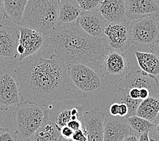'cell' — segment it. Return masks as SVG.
Instances as JSON below:
<instances>
[{
  "label": "cell",
  "mask_w": 159,
  "mask_h": 141,
  "mask_svg": "<svg viewBox=\"0 0 159 141\" xmlns=\"http://www.w3.org/2000/svg\"><path fill=\"white\" fill-rule=\"evenodd\" d=\"M135 115L154 124L159 116V97L150 96L142 101Z\"/></svg>",
  "instance_id": "obj_21"
},
{
  "label": "cell",
  "mask_w": 159,
  "mask_h": 141,
  "mask_svg": "<svg viewBox=\"0 0 159 141\" xmlns=\"http://www.w3.org/2000/svg\"><path fill=\"white\" fill-rule=\"evenodd\" d=\"M50 120L61 128L73 120H83L84 108L72 99L54 101L48 109Z\"/></svg>",
  "instance_id": "obj_8"
},
{
  "label": "cell",
  "mask_w": 159,
  "mask_h": 141,
  "mask_svg": "<svg viewBox=\"0 0 159 141\" xmlns=\"http://www.w3.org/2000/svg\"><path fill=\"white\" fill-rule=\"evenodd\" d=\"M58 0H28L20 26L48 36L58 26Z\"/></svg>",
  "instance_id": "obj_3"
},
{
  "label": "cell",
  "mask_w": 159,
  "mask_h": 141,
  "mask_svg": "<svg viewBox=\"0 0 159 141\" xmlns=\"http://www.w3.org/2000/svg\"><path fill=\"white\" fill-rule=\"evenodd\" d=\"M6 18L4 5H3V0H0V21Z\"/></svg>",
  "instance_id": "obj_37"
},
{
  "label": "cell",
  "mask_w": 159,
  "mask_h": 141,
  "mask_svg": "<svg viewBox=\"0 0 159 141\" xmlns=\"http://www.w3.org/2000/svg\"><path fill=\"white\" fill-rule=\"evenodd\" d=\"M20 35L17 29L0 25V57L6 60H13L18 57L17 48Z\"/></svg>",
  "instance_id": "obj_16"
},
{
  "label": "cell",
  "mask_w": 159,
  "mask_h": 141,
  "mask_svg": "<svg viewBox=\"0 0 159 141\" xmlns=\"http://www.w3.org/2000/svg\"><path fill=\"white\" fill-rule=\"evenodd\" d=\"M134 55L141 71L157 77L159 75V59L152 52L135 51Z\"/></svg>",
  "instance_id": "obj_22"
},
{
  "label": "cell",
  "mask_w": 159,
  "mask_h": 141,
  "mask_svg": "<svg viewBox=\"0 0 159 141\" xmlns=\"http://www.w3.org/2000/svg\"><path fill=\"white\" fill-rule=\"evenodd\" d=\"M77 22L88 35L100 39L103 36L106 27L109 24L102 17L98 10L82 12Z\"/></svg>",
  "instance_id": "obj_13"
},
{
  "label": "cell",
  "mask_w": 159,
  "mask_h": 141,
  "mask_svg": "<svg viewBox=\"0 0 159 141\" xmlns=\"http://www.w3.org/2000/svg\"><path fill=\"white\" fill-rule=\"evenodd\" d=\"M13 75L19 90L21 102L49 107L72 88L67 64L57 55L49 59L41 52L28 57L14 68Z\"/></svg>",
  "instance_id": "obj_1"
},
{
  "label": "cell",
  "mask_w": 159,
  "mask_h": 141,
  "mask_svg": "<svg viewBox=\"0 0 159 141\" xmlns=\"http://www.w3.org/2000/svg\"><path fill=\"white\" fill-rule=\"evenodd\" d=\"M151 141H154V140H151Z\"/></svg>",
  "instance_id": "obj_42"
},
{
  "label": "cell",
  "mask_w": 159,
  "mask_h": 141,
  "mask_svg": "<svg viewBox=\"0 0 159 141\" xmlns=\"http://www.w3.org/2000/svg\"><path fill=\"white\" fill-rule=\"evenodd\" d=\"M154 2H156L157 4H158V6H159V0H154Z\"/></svg>",
  "instance_id": "obj_40"
},
{
  "label": "cell",
  "mask_w": 159,
  "mask_h": 141,
  "mask_svg": "<svg viewBox=\"0 0 159 141\" xmlns=\"http://www.w3.org/2000/svg\"><path fill=\"white\" fill-rule=\"evenodd\" d=\"M158 97H159V95H158Z\"/></svg>",
  "instance_id": "obj_43"
},
{
  "label": "cell",
  "mask_w": 159,
  "mask_h": 141,
  "mask_svg": "<svg viewBox=\"0 0 159 141\" xmlns=\"http://www.w3.org/2000/svg\"><path fill=\"white\" fill-rule=\"evenodd\" d=\"M21 102V96L12 73L7 70L0 72V110L5 111L10 106Z\"/></svg>",
  "instance_id": "obj_11"
},
{
  "label": "cell",
  "mask_w": 159,
  "mask_h": 141,
  "mask_svg": "<svg viewBox=\"0 0 159 141\" xmlns=\"http://www.w3.org/2000/svg\"><path fill=\"white\" fill-rule=\"evenodd\" d=\"M60 133H61V136L63 139L70 140L71 139L72 136H73L74 131L66 125V126L60 128Z\"/></svg>",
  "instance_id": "obj_30"
},
{
  "label": "cell",
  "mask_w": 159,
  "mask_h": 141,
  "mask_svg": "<svg viewBox=\"0 0 159 141\" xmlns=\"http://www.w3.org/2000/svg\"><path fill=\"white\" fill-rule=\"evenodd\" d=\"M142 100L132 99L129 94V89L119 87L115 95V102L125 104L128 107V114L125 117H129L136 115V111Z\"/></svg>",
  "instance_id": "obj_24"
},
{
  "label": "cell",
  "mask_w": 159,
  "mask_h": 141,
  "mask_svg": "<svg viewBox=\"0 0 159 141\" xmlns=\"http://www.w3.org/2000/svg\"><path fill=\"white\" fill-rule=\"evenodd\" d=\"M109 113L112 117H119V103L114 102L109 107Z\"/></svg>",
  "instance_id": "obj_32"
},
{
  "label": "cell",
  "mask_w": 159,
  "mask_h": 141,
  "mask_svg": "<svg viewBox=\"0 0 159 141\" xmlns=\"http://www.w3.org/2000/svg\"><path fill=\"white\" fill-rule=\"evenodd\" d=\"M46 109L35 104L20 102L12 113L18 136L28 141L42 124Z\"/></svg>",
  "instance_id": "obj_4"
},
{
  "label": "cell",
  "mask_w": 159,
  "mask_h": 141,
  "mask_svg": "<svg viewBox=\"0 0 159 141\" xmlns=\"http://www.w3.org/2000/svg\"><path fill=\"white\" fill-rule=\"evenodd\" d=\"M125 88H144L150 92V96L158 97L159 82L157 77L142 71L129 72L124 79Z\"/></svg>",
  "instance_id": "obj_14"
},
{
  "label": "cell",
  "mask_w": 159,
  "mask_h": 141,
  "mask_svg": "<svg viewBox=\"0 0 159 141\" xmlns=\"http://www.w3.org/2000/svg\"><path fill=\"white\" fill-rule=\"evenodd\" d=\"M123 141H138V138L134 133H133V134L125 139Z\"/></svg>",
  "instance_id": "obj_39"
},
{
  "label": "cell",
  "mask_w": 159,
  "mask_h": 141,
  "mask_svg": "<svg viewBox=\"0 0 159 141\" xmlns=\"http://www.w3.org/2000/svg\"><path fill=\"white\" fill-rule=\"evenodd\" d=\"M150 140L154 141H159V116L157 121L153 124V127L149 132Z\"/></svg>",
  "instance_id": "obj_29"
},
{
  "label": "cell",
  "mask_w": 159,
  "mask_h": 141,
  "mask_svg": "<svg viewBox=\"0 0 159 141\" xmlns=\"http://www.w3.org/2000/svg\"><path fill=\"white\" fill-rule=\"evenodd\" d=\"M48 38L55 54L66 64L96 62L107 54L100 38L88 35L77 22L57 26Z\"/></svg>",
  "instance_id": "obj_2"
},
{
  "label": "cell",
  "mask_w": 159,
  "mask_h": 141,
  "mask_svg": "<svg viewBox=\"0 0 159 141\" xmlns=\"http://www.w3.org/2000/svg\"><path fill=\"white\" fill-rule=\"evenodd\" d=\"M106 118V114L97 107L84 113L82 123L88 135V141H104Z\"/></svg>",
  "instance_id": "obj_12"
},
{
  "label": "cell",
  "mask_w": 159,
  "mask_h": 141,
  "mask_svg": "<svg viewBox=\"0 0 159 141\" xmlns=\"http://www.w3.org/2000/svg\"><path fill=\"white\" fill-rule=\"evenodd\" d=\"M150 52L154 54L159 59V41L156 44H154L152 47L150 48Z\"/></svg>",
  "instance_id": "obj_36"
},
{
  "label": "cell",
  "mask_w": 159,
  "mask_h": 141,
  "mask_svg": "<svg viewBox=\"0 0 159 141\" xmlns=\"http://www.w3.org/2000/svg\"><path fill=\"white\" fill-rule=\"evenodd\" d=\"M138 141H151L149 136V132H144L140 135L138 138Z\"/></svg>",
  "instance_id": "obj_38"
},
{
  "label": "cell",
  "mask_w": 159,
  "mask_h": 141,
  "mask_svg": "<svg viewBox=\"0 0 159 141\" xmlns=\"http://www.w3.org/2000/svg\"><path fill=\"white\" fill-rule=\"evenodd\" d=\"M98 10L108 23H122L128 21L125 0H103Z\"/></svg>",
  "instance_id": "obj_18"
},
{
  "label": "cell",
  "mask_w": 159,
  "mask_h": 141,
  "mask_svg": "<svg viewBox=\"0 0 159 141\" xmlns=\"http://www.w3.org/2000/svg\"><path fill=\"white\" fill-rule=\"evenodd\" d=\"M128 21L154 16L159 14V6L154 0H125Z\"/></svg>",
  "instance_id": "obj_15"
},
{
  "label": "cell",
  "mask_w": 159,
  "mask_h": 141,
  "mask_svg": "<svg viewBox=\"0 0 159 141\" xmlns=\"http://www.w3.org/2000/svg\"><path fill=\"white\" fill-rule=\"evenodd\" d=\"M82 12L98 10L103 0H75Z\"/></svg>",
  "instance_id": "obj_26"
},
{
  "label": "cell",
  "mask_w": 159,
  "mask_h": 141,
  "mask_svg": "<svg viewBox=\"0 0 159 141\" xmlns=\"http://www.w3.org/2000/svg\"><path fill=\"white\" fill-rule=\"evenodd\" d=\"M66 126L69 127L75 132L76 130H78L79 129L82 128L83 127V125L81 120H73L68 123Z\"/></svg>",
  "instance_id": "obj_31"
},
{
  "label": "cell",
  "mask_w": 159,
  "mask_h": 141,
  "mask_svg": "<svg viewBox=\"0 0 159 141\" xmlns=\"http://www.w3.org/2000/svg\"><path fill=\"white\" fill-rule=\"evenodd\" d=\"M67 73L72 87L87 94L104 88L105 83L99 71L85 65V64H67Z\"/></svg>",
  "instance_id": "obj_5"
},
{
  "label": "cell",
  "mask_w": 159,
  "mask_h": 141,
  "mask_svg": "<svg viewBox=\"0 0 159 141\" xmlns=\"http://www.w3.org/2000/svg\"><path fill=\"white\" fill-rule=\"evenodd\" d=\"M100 64V71L105 86L114 85L129 73L130 65L126 54L110 51Z\"/></svg>",
  "instance_id": "obj_7"
},
{
  "label": "cell",
  "mask_w": 159,
  "mask_h": 141,
  "mask_svg": "<svg viewBox=\"0 0 159 141\" xmlns=\"http://www.w3.org/2000/svg\"><path fill=\"white\" fill-rule=\"evenodd\" d=\"M125 117H107L104 122V141H123L133 134Z\"/></svg>",
  "instance_id": "obj_17"
},
{
  "label": "cell",
  "mask_w": 159,
  "mask_h": 141,
  "mask_svg": "<svg viewBox=\"0 0 159 141\" xmlns=\"http://www.w3.org/2000/svg\"><path fill=\"white\" fill-rule=\"evenodd\" d=\"M19 44L23 46L25 53L19 57L20 61L42 52L50 45L48 36L25 26H20Z\"/></svg>",
  "instance_id": "obj_10"
},
{
  "label": "cell",
  "mask_w": 159,
  "mask_h": 141,
  "mask_svg": "<svg viewBox=\"0 0 159 141\" xmlns=\"http://www.w3.org/2000/svg\"><path fill=\"white\" fill-rule=\"evenodd\" d=\"M129 94L130 97L134 100H140L139 99V90L138 88H131L129 90Z\"/></svg>",
  "instance_id": "obj_34"
},
{
  "label": "cell",
  "mask_w": 159,
  "mask_h": 141,
  "mask_svg": "<svg viewBox=\"0 0 159 141\" xmlns=\"http://www.w3.org/2000/svg\"><path fill=\"white\" fill-rule=\"evenodd\" d=\"M119 103V102H118ZM128 114V107L124 103H119V115L120 117H125Z\"/></svg>",
  "instance_id": "obj_33"
},
{
  "label": "cell",
  "mask_w": 159,
  "mask_h": 141,
  "mask_svg": "<svg viewBox=\"0 0 159 141\" xmlns=\"http://www.w3.org/2000/svg\"><path fill=\"white\" fill-rule=\"evenodd\" d=\"M150 96V92L147 89H140L139 90V99L140 100H144V99H146L148 98H149Z\"/></svg>",
  "instance_id": "obj_35"
},
{
  "label": "cell",
  "mask_w": 159,
  "mask_h": 141,
  "mask_svg": "<svg viewBox=\"0 0 159 141\" xmlns=\"http://www.w3.org/2000/svg\"><path fill=\"white\" fill-rule=\"evenodd\" d=\"M60 1H61V0H58V2H59V3H60Z\"/></svg>",
  "instance_id": "obj_41"
},
{
  "label": "cell",
  "mask_w": 159,
  "mask_h": 141,
  "mask_svg": "<svg viewBox=\"0 0 159 141\" xmlns=\"http://www.w3.org/2000/svg\"><path fill=\"white\" fill-rule=\"evenodd\" d=\"M129 27L131 45L150 48L159 41V14L129 21Z\"/></svg>",
  "instance_id": "obj_6"
},
{
  "label": "cell",
  "mask_w": 159,
  "mask_h": 141,
  "mask_svg": "<svg viewBox=\"0 0 159 141\" xmlns=\"http://www.w3.org/2000/svg\"><path fill=\"white\" fill-rule=\"evenodd\" d=\"M27 2L28 0H3L6 18L20 26Z\"/></svg>",
  "instance_id": "obj_23"
},
{
  "label": "cell",
  "mask_w": 159,
  "mask_h": 141,
  "mask_svg": "<svg viewBox=\"0 0 159 141\" xmlns=\"http://www.w3.org/2000/svg\"><path fill=\"white\" fill-rule=\"evenodd\" d=\"M61 139L60 128L50 120L48 110L46 109L42 124L28 141H61Z\"/></svg>",
  "instance_id": "obj_19"
},
{
  "label": "cell",
  "mask_w": 159,
  "mask_h": 141,
  "mask_svg": "<svg viewBox=\"0 0 159 141\" xmlns=\"http://www.w3.org/2000/svg\"><path fill=\"white\" fill-rule=\"evenodd\" d=\"M125 120L138 138L143 133L150 132L153 127V124L137 115L125 118Z\"/></svg>",
  "instance_id": "obj_25"
},
{
  "label": "cell",
  "mask_w": 159,
  "mask_h": 141,
  "mask_svg": "<svg viewBox=\"0 0 159 141\" xmlns=\"http://www.w3.org/2000/svg\"><path fill=\"white\" fill-rule=\"evenodd\" d=\"M81 12L75 0H61L58 6V26L77 22Z\"/></svg>",
  "instance_id": "obj_20"
},
{
  "label": "cell",
  "mask_w": 159,
  "mask_h": 141,
  "mask_svg": "<svg viewBox=\"0 0 159 141\" xmlns=\"http://www.w3.org/2000/svg\"><path fill=\"white\" fill-rule=\"evenodd\" d=\"M129 21L122 23H109L101 38L106 49L127 54L131 46Z\"/></svg>",
  "instance_id": "obj_9"
},
{
  "label": "cell",
  "mask_w": 159,
  "mask_h": 141,
  "mask_svg": "<svg viewBox=\"0 0 159 141\" xmlns=\"http://www.w3.org/2000/svg\"><path fill=\"white\" fill-rule=\"evenodd\" d=\"M71 140L73 141H88V135L84 127L75 131Z\"/></svg>",
  "instance_id": "obj_28"
},
{
  "label": "cell",
  "mask_w": 159,
  "mask_h": 141,
  "mask_svg": "<svg viewBox=\"0 0 159 141\" xmlns=\"http://www.w3.org/2000/svg\"><path fill=\"white\" fill-rule=\"evenodd\" d=\"M18 134L16 132L4 128H0V141H16Z\"/></svg>",
  "instance_id": "obj_27"
}]
</instances>
